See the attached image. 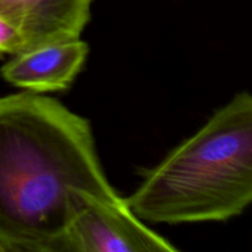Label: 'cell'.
Masks as SVG:
<instances>
[{
    "label": "cell",
    "mask_w": 252,
    "mask_h": 252,
    "mask_svg": "<svg viewBox=\"0 0 252 252\" xmlns=\"http://www.w3.org/2000/svg\"><path fill=\"white\" fill-rule=\"evenodd\" d=\"M122 203L105 174L88 118L22 91L0 97V245L63 252L84 197Z\"/></svg>",
    "instance_id": "6da1fadb"
},
{
    "label": "cell",
    "mask_w": 252,
    "mask_h": 252,
    "mask_svg": "<svg viewBox=\"0 0 252 252\" xmlns=\"http://www.w3.org/2000/svg\"><path fill=\"white\" fill-rule=\"evenodd\" d=\"M252 201V97L236 94L193 135L145 170L126 204L153 224L226 221Z\"/></svg>",
    "instance_id": "7a4b0ae2"
},
{
    "label": "cell",
    "mask_w": 252,
    "mask_h": 252,
    "mask_svg": "<svg viewBox=\"0 0 252 252\" xmlns=\"http://www.w3.org/2000/svg\"><path fill=\"white\" fill-rule=\"evenodd\" d=\"M179 249L147 226L126 202L86 194L71 220L63 252H175Z\"/></svg>",
    "instance_id": "3957f363"
},
{
    "label": "cell",
    "mask_w": 252,
    "mask_h": 252,
    "mask_svg": "<svg viewBox=\"0 0 252 252\" xmlns=\"http://www.w3.org/2000/svg\"><path fill=\"white\" fill-rule=\"evenodd\" d=\"M89 51L80 37L30 48L12 56L0 74L11 85L32 93L65 90L83 70Z\"/></svg>",
    "instance_id": "277c9868"
},
{
    "label": "cell",
    "mask_w": 252,
    "mask_h": 252,
    "mask_svg": "<svg viewBox=\"0 0 252 252\" xmlns=\"http://www.w3.org/2000/svg\"><path fill=\"white\" fill-rule=\"evenodd\" d=\"M94 0H0V17L22 32L30 48L79 38Z\"/></svg>",
    "instance_id": "5b68a950"
},
{
    "label": "cell",
    "mask_w": 252,
    "mask_h": 252,
    "mask_svg": "<svg viewBox=\"0 0 252 252\" xmlns=\"http://www.w3.org/2000/svg\"><path fill=\"white\" fill-rule=\"evenodd\" d=\"M29 49L26 37L19 29L0 17V58L15 56Z\"/></svg>",
    "instance_id": "8992f818"
},
{
    "label": "cell",
    "mask_w": 252,
    "mask_h": 252,
    "mask_svg": "<svg viewBox=\"0 0 252 252\" xmlns=\"http://www.w3.org/2000/svg\"><path fill=\"white\" fill-rule=\"evenodd\" d=\"M0 252H6V251H5V249H4V248H2V246H1V245H0Z\"/></svg>",
    "instance_id": "52a82bcc"
}]
</instances>
